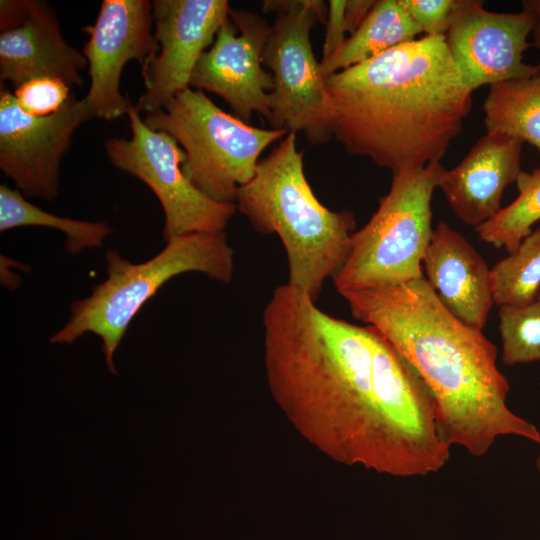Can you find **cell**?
<instances>
[{
  "label": "cell",
  "mask_w": 540,
  "mask_h": 540,
  "mask_svg": "<svg viewBox=\"0 0 540 540\" xmlns=\"http://www.w3.org/2000/svg\"><path fill=\"white\" fill-rule=\"evenodd\" d=\"M483 111L487 133L511 136L540 151V74L491 85Z\"/></svg>",
  "instance_id": "cell-19"
},
{
  "label": "cell",
  "mask_w": 540,
  "mask_h": 540,
  "mask_svg": "<svg viewBox=\"0 0 540 540\" xmlns=\"http://www.w3.org/2000/svg\"><path fill=\"white\" fill-rule=\"evenodd\" d=\"M85 68V56L65 40L47 1H0L1 85L16 88L33 78L51 77L80 87Z\"/></svg>",
  "instance_id": "cell-15"
},
{
  "label": "cell",
  "mask_w": 540,
  "mask_h": 540,
  "mask_svg": "<svg viewBox=\"0 0 540 540\" xmlns=\"http://www.w3.org/2000/svg\"><path fill=\"white\" fill-rule=\"evenodd\" d=\"M107 277L92 287L89 296L70 305V317L51 338L54 344H72L86 333L102 340L108 369L117 370L114 354L142 306L170 279L199 272L229 283L234 272V251L225 231L196 232L174 237L151 259L132 263L117 251L105 255Z\"/></svg>",
  "instance_id": "cell-5"
},
{
  "label": "cell",
  "mask_w": 540,
  "mask_h": 540,
  "mask_svg": "<svg viewBox=\"0 0 540 540\" xmlns=\"http://www.w3.org/2000/svg\"><path fill=\"white\" fill-rule=\"evenodd\" d=\"M93 118L85 97L74 94L58 112L26 114L6 87L0 90V168L28 198L59 194L60 165L76 130Z\"/></svg>",
  "instance_id": "cell-10"
},
{
  "label": "cell",
  "mask_w": 540,
  "mask_h": 540,
  "mask_svg": "<svg viewBox=\"0 0 540 540\" xmlns=\"http://www.w3.org/2000/svg\"><path fill=\"white\" fill-rule=\"evenodd\" d=\"M230 9L226 0L152 2L154 51L142 66L145 91L135 104L139 112H154L190 87L197 61L212 45Z\"/></svg>",
  "instance_id": "cell-12"
},
{
  "label": "cell",
  "mask_w": 540,
  "mask_h": 540,
  "mask_svg": "<svg viewBox=\"0 0 540 540\" xmlns=\"http://www.w3.org/2000/svg\"><path fill=\"white\" fill-rule=\"evenodd\" d=\"M483 1L457 0L444 36L449 54L472 91L500 82L540 74L539 66L523 61L537 15L530 1L522 10L501 13L486 10Z\"/></svg>",
  "instance_id": "cell-11"
},
{
  "label": "cell",
  "mask_w": 540,
  "mask_h": 540,
  "mask_svg": "<svg viewBox=\"0 0 540 540\" xmlns=\"http://www.w3.org/2000/svg\"><path fill=\"white\" fill-rule=\"evenodd\" d=\"M271 395L330 459L400 477L374 365V330L331 316L303 290L275 288L263 311Z\"/></svg>",
  "instance_id": "cell-1"
},
{
  "label": "cell",
  "mask_w": 540,
  "mask_h": 540,
  "mask_svg": "<svg viewBox=\"0 0 540 540\" xmlns=\"http://www.w3.org/2000/svg\"><path fill=\"white\" fill-rule=\"evenodd\" d=\"M82 53L88 63L90 85L84 96L93 117L114 120L127 115L131 102L120 92L125 65L141 67L154 51L152 2L103 0Z\"/></svg>",
  "instance_id": "cell-14"
},
{
  "label": "cell",
  "mask_w": 540,
  "mask_h": 540,
  "mask_svg": "<svg viewBox=\"0 0 540 540\" xmlns=\"http://www.w3.org/2000/svg\"><path fill=\"white\" fill-rule=\"evenodd\" d=\"M444 170L436 162L393 175L378 209L351 236L348 258L332 278L339 294L424 277L422 262L434 230L431 200Z\"/></svg>",
  "instance_id": "cell-6"
},
{
  "label": "cell",
  "mask_w": 540,
  "mask_h": 540,
  "mask_svg": "<svg viewBox=\"0 0 540 540\" xmlns=\"http://www.w3.org/2000/svg\"><path fill=\"white\" fill-rule=\"evenodd\" d=\"M340 295L353 316L376 328L418 372L433 393L442 438L475 457L501 436L540 446V432L510 410L497 348L455 317L425 277L404 284L347 290Z\"/></svg>",
  "instance_id": "cell-2"
},
{
  "label": "cell",
  "mask_w": 540,
  "mask_h": 540,
  "mask_svg": "<svg viewBox=\"0 0 540 540\" xmlns=\"http://www.w3.org/2000/svg\"><path fill=\"white\" fill-rule=\"evenodd\" d=\"M376 1L374 0H349L346 1L345 20L347 32L353 34L365 18L368 16Z\"/></svg>",
  "instance_id": "cell-27"
},
{
  "label": "cell",
  "mask_w": 540,
  "mask_h": 540,
  "mask_svg": "<svg viewBox=\"0 0 540 540\" xmlns=\"http://www.w3.org/2000/svg\"><path fill=\"white\" fill-rule=\"evenodd\" d=\"M235 205L254 230L277 234L288 260V284L315 302L328 278L340 270L351 249L355 218L332 211L315 196L303 167L296 133L288 132L252 179L237 189Z\"/></svg>",
  "instance_id": "cell-4"
},
{
  "label": "cell",
  "mask_w": 540,
  "mask_h": 540,
  "mask_svg": "<svg viewBox=\"0 0 540 540\" xmlns=\"http://www.w3.org/2000/svg\"><path fill=\"white\" fill-rule=\"evenodd\" d=\"M424 36L439 37L447 33L457 0H398Z\"/></svg>",
  "instance_id": "cell-25"
},
{
  "label": "cell",
  "mask_w": 540,
  "mask_h": 540,
  "mask_svg": "<svg viewBox=\"0 0 540 540\" xmlns=\"http://www.w3.org/2000/svg\"><path fill=\"white\" fill-rule=\"evenodd\" d=\"M422 34L398 0H378L359 26L330 58L320 61L324 78L370 60Z\"/></svg>",
  "instance_id": "cell-18"
},
{
  "label": "cell",
  "mask_w": 540,
  "mask_h": 540,
  "mask_svg": "<svg viewBox=\"0 0 540 540\" xmlns=\"http://www.w3.org/2000/svg\"><path fill=\"white\" fill-rule=\"evenodd\" d=\"M64 81L51 77H38L17 86L14 97L19 107L35 117H44L61 110L73 93Z\"/></svg>",
  "instance_id": "cell-24"
},
{
  "label": "cell",
  "mask_w": 540,
  "mask_h": 540,
  "mask_svg": "<svg viewBox=\"0 0 540 540\" xmlns=\"http://www.w3.org/2000/svg\"><path fill=\"white\" fill-rule=\"evenodd\" d=\"M422 267L440 302L459 320L482 330L494 301L490 269L473 245L440 222L433 230Z\"/></svg>",
  "instance_id": "cell-17"
},
{
  "label": "cell",
  "mask_w": 540,
  "mask_h": 540,
  "mask_svg": "<svg viewBox=\"0 0 540 540\" xmlns=\"http://www.w3.org/2000/svg\"><path fill=\"white\" fill-rule=\"evenodd\" d=\"M494 304L522 306L534 302L540 291V226L517 249L490 269Z\"/></svg>",
  "instance_id": "cell-22"
},
{
  "label": "cell",
  "mask_w": 540,
  "mask_h": 540,
  "mask_svg": "<svg viewBox=\"0 0 540 540\" xmlns=\"http://www.w3.org/2000/svg\"><path fill=\"white\" fill-rule=\"evenodd\" d=\"M127 116L131 137L107 139L105 153L114 167L140 179L157 197L164 214V241L224 231L237 211L235 203L217 202L196 188L182 170L183 149L170 135L147 126L132 103Z\"/></svg>",
  "instance_id": "cell-9"
},
{
  "label": "cell",
  "mask_w": 540,
  "mask_h": 540,
  "mask_svg": "<svg viewBox=\"0 0 540 540\" xmlns=\"http://www.w3.org/2000/svg\"><path fill=\"white\" fill-rule=\"evenodd\" d=\"M327 6L320 0L265 1L263 6L276 13L262 55L274 79L267 120L273 129L304 133L315 145L332 137L325 78L310 41L316 22H326Z\"/></svg>",
  "instance_id": "cell-8"
},
{
  "label": "cell",
  "mask_w": 540,
  "mask_h": 540,
  "mask_svg": "<svg viewBox=\"0 0 540 540\" xmlns=\"http://www.w3.org/2000/svg\"><path fill=\"white\" fill-rule=\"evenodd\" d=\"M143 120L176 140L185 153V175L202 193L222 203H235L237 189L252 179L261 153L288 133L245 123L190 87L162 108L145 113Z\"/></svg>",
  "instance_id": "cell-7"
},
{
  "label": "cell",
  "mask_w": 540,
  "mask_h": 540,
  "mask_svg": "<svg viewBox=\"0 0 540 540\" xmlns=\"http://www.w3.org/2000/svg\"><path fill=\"white\" fill-rule=\"evenodd\" d=\"M536 467H537V469H538V471L540 473V451H539L538 456L536 458Z\"/></svg>",
  "instance_id": "cell-29"
},
{
  "label": "cell",
  "mask_w": 540,
  "mask_h": 540,
  "mask_svg": "<svg viewBox=\"0 0 540 540\" xmlns=\"http://www.w3.org/2000/svg\"><path fill=\"white\" fill-rule=\"evenodd\" d=\"M332 137L392 175L440 162L472 107L444 36H423L325 78Z\"/></svg>",
  "instance_id": "cell-3"
},
{
  "label": "cell",
  "mask_w": 540,
  "mask_h": 540,
  "mask_svg": "<svg viewBox=\"0 0 540 540\" xmlns=\"http://www.w3.org/2000/svg\"><path fill=\"white\" fill-rule=\"evenodd\" d=\"M270 26L257 13L230 9L212 45L197 61L190 88L220 96L245 123L254 112L268 119L274 79L262 68V55Z\"/></svg>",
  "instance_id": "cell-13"
},
{
  "label": "cell",
  "mask_w": 540,
  "mask_h": 540,
  "mask_svg": "<svg viewBox=\"0 0 540 540\" xmlns=\"http://www.w3.org/2000/svg\"><path fill=\"white\" fill-rule=\"evenodd\" d=\"M516 185L518 195L495 216L476 227L479 238L496 248H505L510 254L532 232L540 220V166L531 172L519 174Z\"/></svg>",
  "instance_id": "cell-21"
},
{
  "label": "cell",
  "mask_w": 540,
  "mask_h": 540,
  "mask_svg": "<svg viewBox=\"0 0 540 540\" xmlns=\"http://www.w3.org/2000/svg\"><path fill=\"white\" fill-rule=\"evenodd\" d=\"M502 361L508 366L540 361V300L499 307Z\"/></svg>",
  "instance_id": "cell-23"
},
{
  "label": "cell",
  "mask_w": 540,
  "mask_h": 540,
  "mask_svg": "<svg viewBox=\"0 0 540 540\" xmlns=\"http://www.w3.org/2000/svg\"><path fill=\"white\" fill-rule=\"evenodd\" d=\"M54 228L66 236V251L77 254L85 249L103 246L112 228L105 222L75 220L44 211L29 202L18 189L0 185V231L17 227Z\"/></svg>",
  "instance_id": "cell-20"
},
{
  "label": "cell",
  "mask_w": 540,
  "mask_h": 540,
  "mask_svg": "<svg viewBox=\"0 0 540 540\" xmlns=\"http://www.w3.org/2000/svg\"><path fill=\"white\" fill-rule=\"evenodd\" d=\"M327 5L326 33L321 61L330 58L341 48L347 32L346 0H330Z\"/></svg>",
  "instance_id": "cell-26"
},
{
  "label": "cell",
  "mask_w": 540,
  "mask_h": 540,
  "mask_svg": "<svg viewBox=\"0 0 540 540\" xmlns=\"http://www.w3.org/2000/svg\"><path fill=\"white\" fill-rule=\"evenodd\" d=\"M537 299L540 300V291L538 293Z\"/></svg>",
  "instance_id": "cell-30"
},
{
  "label": "cell",
  "mask_w": 540,
  "mask_h": 540,
  "mask_svg": "<svg viewBox=\"0 0 540 540\" xmlns=\"http://www.w3.org/2000/svg\"><path fill=\"white\" fill-rule=\"evenodd\" d=\"M530 3L537 15V22L532 32V44L540 51V0H531ZM538 66L540 68V64Z\"/></svg>",
  "instance_id": "cell-28"
},
{
  "label": "cell",
  "mask_w": 540,
  "mask_h": 540,
  "mask_svg": "<svg viewBox=\"0 0 540 540\" xmlns=\"http://www.w3.org/2000/svg\"><path fill=\"white\" fill-rule=\"evenodd\" d=\"M523 144L505 134L486 133L457 166L444 170L438 188L463 223L476 228L502 209L505 189L522 172Z\"/></svg>",
  "instance_id": "cell-16"
}]
</instances>
